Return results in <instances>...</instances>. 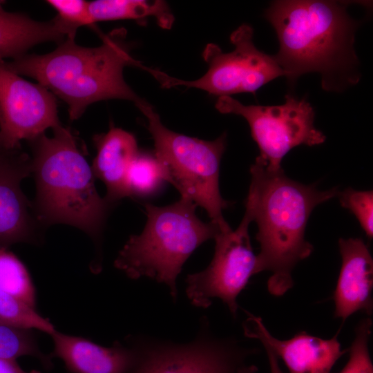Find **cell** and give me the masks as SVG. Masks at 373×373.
Masks as SVG:
<instances>
[{"instance_id":"obj_1","label":"cell","mask_w":373,"mask_h":373,"mask_svg":"<svg viewBox=\"0 0 373 373\" xmlns=\"http://www.w3.org/2000/svg\"><path fill=\"white\" fill-rule=\"evenodd\" d=\"M352 3L279 0L265 10L279 43L274 56L290 84L309 73H318L322 88L328 92H342L359 82L354 42L360 21L347 12Z\"/></svg>"},{"instance_id":"obj_2","label":"cell","mask_w":373,"mask_h":373,"mask_svg":"<svg viewBox=\"0 0 373 373\" xmlns=\"http://www.w3.org/2000/svg\"><path fill=\"white\" fill-rule=\"evenodd\" d=\"M251 183L245 202L246 216L256 222L260 245L254 275L271 273L269 293L282 296L294 286L292 271L308 258L313 245L305 239L307 221L313 209L338 195V187L320 191L288 178L283 169L270 170L258 157L250 167Z\"/></svg>"},{"instance_id":"obj_3","label":"cell","mask_w":373,"mask_h":373,"mask_svg":"<svg viewBox=\"0 0 373 373\" xmlns=\"http://www.w3.org/2000/svg\"><path fill=\"white\" fill-rule=\"evenodd\" d=\"M124 39L121 29L104 36L97 47L81 46L75 39L66 38L49 53L26 54L6 62L15 73L35 79L64 100L70 120H75L99 101L125 99L137 107L144 102L124 79L126 66L140 64L130 55Z\"/></svg>"},{"instance_id":"obj_4","label":"cell","mask_w":373,"mask_h":373,"mask_svg":"<svg viewBox=\"0 0 373 373\" xmlns=\"http://www.w3.org/2000/svg\"><path fill=\"white\" fill-rule=\"evenodd\" d=\"M29 140L36 195L34 214L43 228L71 225L95 241L101 238L113 204L98 193L92 167L69 128L60 125Z\"/></svg>"},{"instance_id":"obj_5","label":"cell","mask_w":373,"mask_h":373,"mask_svg":"<svg viewBox=\"0 0 373 373\" xmlns=\"http://www.w3.org/2000/svg\"><path fill=\"white\" fill-rule=\"evenodd\" d=\"M196 207L184 198L164 207L144 204V228L129 237L114 261L115 267L132 279L147 277L165 284L176 300V280L183 265L198 247L214 239L220 231L212 222L202 221Z\"/></svg>"},{"instance_id":"obj_6","label":"cell","mask_w":373,"mask_h":373,"mask_svg":"<svg viewBox=\"0 0 373 373\" xmlns=\"http://www.w3.org/2000/svg\"><path fill=\"white\" fill-rule=\"evenodd\" d=\"M148 122L154 142V154L164 166L168 182L181 198L204 209L221 231L231 227L222 211L231 203L222 198L219 188L222 156L227 146V134L207 141L174 132L161 122L159 115L146 101L138 107Z\"/></svg>"},{"instance_id":"obj_7","label":"cell","mask_w":373,"mask_h":373,"mask_svg":"<svg viewBox=\"0 0 373 373\" xmlns=\"http://www.w3.org/2000/svg\"><path fill=\"white\" fill-rule=\"evenodd\" d=\"M254 30L242 24L230 36L233 50L224 52L215 44H208L202 57L208 65L207 71L195 80H183L168 75L158 70L142 66L164 88L186 86L204 90L218 97L256 91L282 76L285 72L274 55L258 49L253 41Z\"/></svg>"},{"instance_id":"obj_8","label":"cell","mask_w":373,"mask_h":373,"mask_svg":"<svg viewBox=\"0 0 373 373\" xmlns=\"http://www.w3.org/2000/svg\"><path fill=\"white\" fill-rule=\"evenodd\" d=\"M216 108L223 114H235L249 124L256 142L258 157L273 171L282 169L283 157L300 145L315 146L325 141V135L314 126L315 113L304 98L285 96L280 105H245L231 96L218 98Z\"/></svg>"},{"instance_id":"obj_9","label":"cell","mask_w":373,"mask_h":373,"mask_svg":"<svg viewBox=\"0 0 373 373\" xmlns=\"http://www.w3.org/2000/svg\"><path fill=\"white\" fill-rule=\"evenodd\" d=\"M251 222L244 215L236 230L220 231L214 238L212 260L204 270L189 274L186 294L191 304L207 308L212 298H218L226 305L233 318L237 316V298L254 275L256 255L249 234Z\"/></svg>"},{"instance_id":"obj_10","label":"cell","mask_w":373,"mask_h":373,"mask_svg":"<svg viewBox=\"0 0 373 373\" xmlns=\"http://www.w3.org/2000/svg\"><path fill=\"white\" fill-rule=\"evenodd\" d=\"M135 345V361L127 373H237L256 349L232 338L214 337L203 329L184 344L154 342Z\"/></svg>"},{"instance_id":"obj_11","label":"cell","mask_w":373,"mask_h":373,"mask_svg":"<svg viewBox=\"0 0 373 373\" xmlns=\"http://www.w3.org/2000/svg\"><path fill=\"white\" fill-rule=\"evenodd\" d=\"M60 125L55 95L44 86L25 80L0 59V145L20 148L21 140Z\"/></svg>"},{"instance_id":"obj_12","label":"cell","mask_w":373,"mask_h":373,"mask_svg":"<svg viewBox=\"0 0 373 373\" xmlns=\"http://www.w3.org/2000/svg\"><path fill=\"white\" fill-rule=\"evenodd\" d=\"M31 174V157L21 147L0 146V246L41 240L44 228L21 189L22 180Z\"/></svg>"},{"instance_id":"obj_13","label":"cell","mask_w":373,"mask_h":373,"mask_svg":"<svg viewBox=\"0 0 373 373\" xmlns=\"http://www.w3.org/2000/svg\"><path fill=\"white\" fill-rule=\"evenodd\" d=\"M245 335L258 340L280 358L289 373H330L336 361L345 353L338 334L323 339L302 331L287 340L274 337L262 319L245 311Z\"/></svg>"},{"instance_id":"obj_14","label":"cell","mask_w":373,"mask_h":373,"mask_svg":"<svg viewBox=\"0 0 373 373\" xmlns=\"http://www.w3.org/2000/svg\"><path fill=\"white\" fill-rule=\"evenodd\" d=\"M341 267L334 293V316L343 322L357 312H373V259L361 238H340Z\"/></svg>"},{"instance_id":"obj_15","label":"cell","mask_w":373,"mask_h":373,"mask_svg":"<svg viewBox=\"0 0 373 373\" xmlns=\"http://www.w3.org/2000/svg\"><path fill=\"white\" fill-rule=\"evenodd\" d=\"M52 357L61 358L72 373H127L137 356L135 345L115 342L109 347L86 338L55 331Z\"/></svg>"},{"instance_id":"obj_16","label":"cell","mask_w":373,"mask_h":373,"mask_svg":"<svg viewBox=\"0 0 373 373\" xmlns=\"http://www.w3.org/2000/svg\"><path fill=\"white\" fill-rule=\"evenodd\" d=\"M97 155L92 170L95 178L106 187L104 198L115 204L128 197L126 178L132 161L139 152L135 136L122 128L113 127L94 137Z\"/></svg>"},{"instance_id":"obj_17","label":"cell","mask_w":373,"mask_h":373,"mask_svg":"<svg viewBox=\"0 0 373 373\" xmlns=\"http://www.w3.org/2000/svg\"><path fill=\"white\" fill-rule=\"evenodd\" d=\"M2 4L0 1V59L19 58L40 43H60L75 37L76 33L57 16L48 21H38L24 14L7 12Z\"/></svg>"},{"instance_id":"obj_18","label":"cell","mask_w":373,"mask_h":373,"mask_svg":"<svg viewBox=\"0 0 373 373\" xmlns=\"http://www.w3.org/2000/svg\"><path fill=\"white\" fill-rule=\"evenodd\" d=\"M93 23L120 19L144 20L153 17L159 26L170 29L174 17L167 3L160 0H95L88 1Z\"/></svg>"},{"instance_id":"obj_19","label":"cell","mask_w":373,"mask_h":373,"mask_svg":"<svg viewBox=\"0 0 373 373\" xmlns=\"http://www.w3.org/2000/svg\"><path fill=\"white\" fill-rule=\"evenodd\" d=\"M166 182H168L166 171L155 154L139 151L126 174L128 197L153 195Z\"/></svg>"},{"instance_id":"obj_20","label":"cell","mask_w":373,"mask_h":373,"mask_svg":"<svg viewBox=\"0 0 373 373\" xmlns=\"http://www.w3.org/2000/svg\"><path fill=\"white\" fill-rule=\"evenodd\" d=\"M0 291L35 308V289L27 268L8 247L2 246H0Z\"/></svg>"},{"instance_id":"obj_21","label":"cell","mask_w":373,"mask_h":373,"mask_svg":"<svg viewBox=\"0 0 373 373\" xmlns=\"http://www.w3.org/2000/svg\"><path fill=\"white\" fill-rule=\"evenodd\" d=\"M0 322L16 328L37 329L50 335L55 331L53 325L37 312L35 308L2 291H0Z\"/></svg>"},{"instance_id":"obj_22","label":"cell","mask_w":373,"mask_h":373,"mask_svg":"<svg viewBox=\"0 0 373 373\" xmlns=\"http://www.w3.org/2000/svg\"><path fill=\"white\" fill-rule=\"evenodd\" d=\"M32 356L48 368L50 358L39 349L31 329L13 327L0 322V357L16 359L21 356Z\"/></svg>"},{"instance_id":"obj_23","label":"cell","mask_w":373,"mask_h":373,"mask_svg":"<svg viewBox=\"0 0 373 373\" xmlns=\"http://www.w3.org/2000/svg\"><path fill=\"white\" fill-rule=\"evenodd\" d=\"M372 321L370 316L360 320L354 329V337L348 350L349 360L340 373H373L369 350Z\"/></svg>"},{"instance_id":"obj_24","label":"cell","mask_w":373,"mask_h":373,"mask_svg":"<svg viewBox=\"0 0 373 373\" xmlns=\"http://www.w3.org/2000/svg\"><path fill=\"white\" fill-rule=\"evenodd\" d=\"M341 206L349 209L357 218L368 238L373 236V192L356 191L348 187L337 195Z\"/></svg>"},{"instance_id":"obj_25","label":"cell","mask_w":373,"mask_h":373,"mask_svg":"<svg viewBox=\"0 0 373 373\" xmlns=\"http://www.w3.org/2000/svg\"><path fill=\"white\" fill-rule=\"evenodd\" d=\"M47 3L57 12V17L77 32L80 26L92 25L88 1L82 0H48Z\"/></svg>"},{"instance_id":"obj_26","label":"cell","mask_w":373,"mask_h":373,"mask_svg":"<svg viewBox=\"0 0 373 373\" xmlns=\"http://www.w3.org/2000/svg\"><path fill=\"white\" fill-rule=\"evenodd\" d=\"M0 373H40L36 370L25 372L17 364L15 359L0 357Z\"/></svg>"},{"instance_id":"obj_27","label":"cell","mask_w":373,"mask_h":373,"mask_svg":"<svg viewBox=\"0 0 373 373\" xmlns=\"http://www.w3.org/2000/svg\"><path fill=\"white\" fill-rule=\"evenodd\" d=\"M263 347L267 352L270 373H283L278 363V358L269 348L265 346Z\"/></svg>"},{"instance_id":"obj_28","label":"cell","mask_w":373,"mask_h":373,"mask_svg":"<svg viewBox=\"0 0 373 373\" xmlns=\"http://www.w3.org/2000/svg\"><path fill=\"white\" fill-rule=\"evenodd\" d=\"M258 371V368L256 366L250 365H247L246 364L242 366L237 373H256Z\"/></svg>"},{"instance_id":"obj_29","label":"cell","mask_w":373,"mask_h":373,"mask_svg":"<svg viewBox=\"0 0 373 373\" xmlns=\"http://www.w3.org/2000/svg\"><path fill=\"white\" fill-rule=\"evenodd\" d=\"M0 146H1V145H0Z\"/></svg>"}]
</instances>
